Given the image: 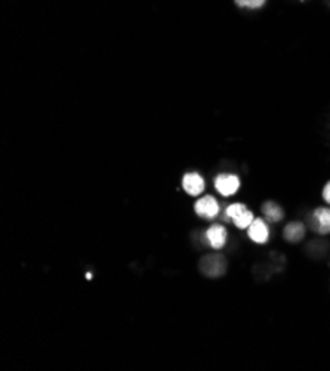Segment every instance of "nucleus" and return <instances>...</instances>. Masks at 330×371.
Listing matches in <instances>:
<instances>
[{
    "mask_svg": "<svg viewBox=\"0 0 330 371\" xmlns=\"http://www.w3.org/2000/svg\"><path fill=\"white\" fill-rule=\"evenodd\" d=\"M227 218L231 219L232 222L236 223V227L239 229H246L250 227V223L255 221L254 213L246 209L245 204L241 203H234L231 204V206L227 207Z\"/></svg>",
    "mask_w": 330,
    "mask_h": 371,
    "instance_id": "1",
    "label": "nucleus"
},
{
    "mask_svg": "<svg viewBox=\"0 0 330 371\" xmlns=\"http://www.w3.org/2000/svg\"><path fill=\"white\" fill-rule=\"evenodd\" d=\"M215 187L219 194L224 195V197H230V195L236 194L240 188V179L236 175H219L215 179Z\"/></svg>",
    "mask_w": 330,
    "mask_h": 371,
    "instance_id": "2",
    "label": "nucleus"
},
{
    "mask_svg": "<svg viewBox=\"0 0 330 371\" xmlns=\"http://www.w3.org/2000/svg\"><path fill=\"white\" fill-rule=\"evenodd\" d=\"M196 213L199 214V216L205 218V219H213L218 216L219 213V204L218 201L212 197V195H206V197L200 199L197 203H196Z\"/></svg>",
    "mask_w": 330,
    "mask_h": 371,
    "instance_id": "3",
    "label": "nucleus"
},
{
    "mask_svg": "<svg viewBox=\"0 0 330 371\" xmlns=\"http://www.w3.org/2000/svg\"><path fill=\"white\" fill-rule=\"evenodd\" d=\"M201 269L209 277H219L226 269V260L221 256H208L201 260Z\"/></svg>",
    "mask_w": 330,
    "mask_h": 371,
    "instance_id": "4",
    "label": "nucleus"
},
{
    "mask_svg": "<svg viewBox=\"0 0 330 371\" xmlns=\"http://www.w3.org/2000/svg\"><path fill=\"white\" fill-rule=\"evenodd\" d=\"M313 228L323 236L330 232V209L320 207L313 213Z\"/></svg>",
    "mask_w": 330,
    "mask_h": 371,
    "instance_id": "5",
    "label": "nucleus"
},
{
    "mask_svg": "<svg viewBox=\"0 0 330 371\" xmlns=\"http://www.w3.org/2000/svg\"><path fill=\"white\" fill-rule=\"evenodd\" d=\"M182 187L190 195H199L205 191V181L199 173H187L184 177Z\"/></svg>",
    "mask_w": 330,
    "mask_h": 371,
    "instance_id": "6",
    "label": "nucleus"
},
{
    "mask_svg": "<svg viewBox=\"0 0 330 371\" xmlns=\"http://www.w3.org/2000/svg\"><path fill=\"white\" fill-rule=\"evenodd\" d=\"M249 237L252 241H255L258 244H265L268 241V227L267 223L262 219H255L250 223V227L248 228Z\"/></svg>",
    "mask_w": 330,
    "mask_h": 371,
    "instance_id": "7",
    "label": "nucleus"
},
{
    "mask_svg": "<svg viewBox=\"0 0 330 371\" xmlns=\"http://www.w3.org/2000/svg\"><path fill=\"white\" fill-rule=\"evenodd\" d=\"M206 237L213 249H222L227 241V231L221 225H212L206 232Z\"/></svg>",
    "mask_w": 330,
    "mask_h": 371,
    "instance_id": "8",
    "label": "nucleus"
},
{
    "mask_svg": "<svg viewBox=\"0 0 330 371\" xmlns=\"http://www.w3.org/2000/svg\"><path fill=\"white\" fill-rule=\"evenodd\" d=\"M262 214L270 223H277L283 218V210L276 204L274 201H267L264 206H262Z\"/></svg>",
    "mask_w": 330,
    "mask_h": 371,
    "instance_id": "9",
    "label": "nucleus"
},
{
    "mask_svg": "<svg viewBox=\"0 0 330 371\" xmlns=\"http://www.w3.org/2000/svg\"><path fill=\"white\" fill-rule=\"evenodd\" d=\"M305 236V227L300 222H294L289 223L285 228V238L289 243H298L304 238Z\"/></svg>",
    "mask_w": 330,
    "mask_h": 371,
    "instance_id": "10",
    "label": "nucleus"
},
{
    "mask_svg": "<svg viewBox=\"0 0 330 371\" xmlns=\"http://www.w3.org/2000/svg\"><path fill=\"white\" fill-rule=\"evenodd\" d=\"M267 0H236V3L241 8H250V9H256L264 5Z\"/></svg>",
    "mask_w": 330,
    "mask_h": 371,
    "instance_id": "11",
    "label": "nucleus"
},
{
    "mask_svg": "<svg viewBox=\"0 0 330 371\" xmlns=\"http://www.w3.org/2000/svg\"><path fill=\"white\" fill-rule=\"evenodd\" d=\"M323 199L330 204V182L326 185L323 190Z\"/></svg>",
    "mask_w": 330,
    "mask_h": 371,
    "instance_id": "12",
    "label": "nucleus"
}]
</instances>
